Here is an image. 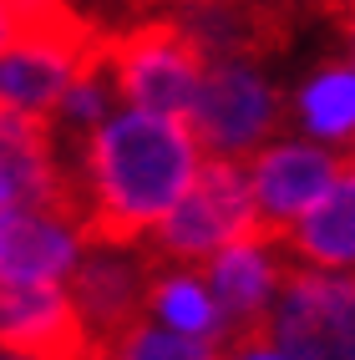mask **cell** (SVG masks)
<instances>
[{"mask_svg":"<svg viewBox=\"0 0 355 360\" xmlns=\"http://www.w3.org/2000/svg\"><path fill=\"white\" fill-rule=\"evenodd\" d=\"M264 330L284 360H355V274L284 269Z\"/></svg>","mask_w":355,"mask_h":360,"instance_id":"cell-4","label":"cell"},{"mask_svg":"<svg viewBox=\"0 0 355 360\" xmlns=\"http://www.w3.org/2000/svg\"><path fill=\"white\" fill-rule=\"evenodd\" d=\"M279 244L310 269L355 274V158L340 162L335 183L279 233Z\"/></svg>","mask_w":355,"mask_h":360,"instance_id":"cell-13","label":"cell"},{"mask_svg":"<svg viewBox=\"0 0 355 360\" xmlns=\"http://www.w3.org/2000/svg\"><path fill=\"white\" fill-rule=\"evenodd\" d=\"M284 117L279 91L254 61L239 56H213L203 66V82L188 107V127H193L198 148L219 158H249Z\"/></svg>","mask_w":355,"mask_h":360,"instance_id":"cell-5","label":"cell"},{"mask_svg":"<svg viewBox=\"0 0 355 360\" xmlns=\"http://www.w3.org/2000/svg\"><path fill=\"white\" fill-rule=\"evenodd\" d=\"M82 360H224L219 340H203V335H183L168 325H148L137 320L112 340H97Z\"/></svg>","mask_w":355,"mask_h":360,"instance_id":"cell-15","label":"cell"},{"mask_svg":"<svg viewBox=\"0 0 355 360\" xmlns=\"http://www.w3.org/2000/svg\"><path fill=\"white\" fill-rule=\"evenodd\" d=\"M249 173V193H254V213L264 233H284L304 208H310L340 173V158L315 148V142H274V148L254 153L244 162Z\"/></svg>","mask_w":355,"mask_h":360,"instance_id":"cell-10","label":"cell"},{"mask_svg":"<svg viewBox=\"0 0 355 360\" xmlns=\"http://www.w3.org/2000/svg\"><path fill=\"white\" fill-rule=\"evenodd\" d=\"M157 264L137 254V244H91L86 259L71 269V300H77L91 345L122 335L148 315V284Z\"/></svg>","mask_w":355,"mask_h":360,"instance_id":"cell-6","label":"cell"},{"mask_svg":"<svg viewBox=\"0 0 355 360\" xmlns=\"http://www.w3.org/2000/svg\"><path fill=\"white\" fill-rule=\"evenodd\" d=\"M350 142H355V132H350ZM350 158H355V148H350Z\"/></svg>","mask_w":355,"mask_h":360,"instance_id":"cell-21","label":"cell"},{"mask_svg":"<svg viewBox=\"0 0 355 360\" xmlns=\"http://www.w3.org/2000/svg\"><path fill=\"white\" fill-rule=\"evenodd\" d=\"M249 233H264V224L254 213L244 158L213 153L208 162H198L188 193L168 208V219L148 233V249L142 254L153 264H183V269H193L208 254H219L224 244L249 238Z\"/></svg>","mask_w":355,"mask_h":360,"instance_id":"cell-2","label":"cell"},{"mask_svg":"<svg viewBox=\"0 0 355 360\" xmlns=\"http://www.w3.org/2000/svg\"><path fill=\"white\" fill-rule=\"evenodd\" d=\"M0 350L20 360H82L91 350L86 320L61 279L0 284Z\"/></svg>","mask_w":355,"mask_h":360,"instance_id":"cell-7","label":"cell"},{"mask_svg":"<svg viewBox=\"0 0 355 360\" xmlns=\"http://www.w3.org/2000/svg\"><path fill=\"white\" fill-rule=\"evenodd\" d=\"M132 6H168V11H173L178 0H132Z\"/></svg>","mask_w":355,"mask_h":360,"instance_id":"cell-19","label":"cell"},{"mask_svg":"<svg viewBox=\"0 0 355 360\" xmlns=\"http://www.w3.org/2000/svg\"><path fill=\"white\" fill-rule=\"evenodd\" d=\"M203 148L188 117L122 107L82 137V173H71V208L86 244H142L188 193Z\"/></svg>","mask_w":355,"mask_h":360,"instance_id":"cell-1","label":"cell"},{"mask_svg":"<svg viewBox=\"0 0 355 360\" xmlns=\"http://www.w3.org/2000/svg\"><path fill=\"white\" fill-rule=\"evenodd\" d=\"M97 41H102L97 26H82V31L31 36V41H15L11 51H0V112L51 122L56 97L77 77V66L97 51Z\"/></svg>","mask_w":355,"mask_h":360,"instance_id":"cell-9","label":"cell"},{"mask_svg":"<svg viewBox=\"0 0 355 360\" xmlns=\"http://www.w3.org/2000/svg\"><path fill=\"white\" fill-rule=\"evenodd\" d=\"M148 309L183 335H203V340H224V320H219V304H213L208 279L183 269V264H157L153 284H148Z\"/></svg>","mask_w":355,"mask_h":360,"instance_id":"cell-14","label":"cell"},{"mask_svg":"<svg viewBox=\"0 0 355 360\" xmlns=\"http://www.w3.org/2000/svg\"><path fill=\"white\" fill-rule=\"evenodd\" d=\"M224 360H284V355L269 340V330H254V335H244V340H228L224 345Z\"/></svg>","mask_w":355,"mask_h":360,"instance_id":"cell-18","label":"cell"},{"mask_svg":"<svg viewBox=\"0 0 355 360\" xmlns=\"http://www.w3.org/2000/svg\"><path fill=\"white\" fill-rule=\"evenodd\" d=\"M86 238L61 208H0V284H51L77 269Z\"/></svg>","mask_w":355,"mask_h":360,"instance_id":"cell-12","label":"cell"},{"mask_svg":"<svg viewBox=\"0 0 355 360\" xmlns=\"http://www.w3.org/2000/svg\"><path fill=\"white\" fill-rule=\"evenodd\" d=\"M0 360H20V355H0Z\"/></svg>","mask_w":355,"mask_h":360,"instance_id":"cell-20","label":"cell"},{"mask_svg":"<svg viewBox=\"0 0 355 360\" xmlns=\"http://www.w3.org/2000/svg\"><path fill=\"white\" fill-rule=\"evenodd\" d=\"M299 122L315 137H350L355 132V66H325L299 86Z\"/></svg>","mask_w":355,"mask_h":360,"instance_id":"cell-16","label":"cell"},{"mask_svg":"<svg viewBox=\"0 0 355 360\" xmlns=\"http://www.w3.org/2000/svg\"><path fill=\"white\" fill-rule=\"evenodd\" d=\"M107 66H112L117 97L127 107L188 117L208 56L173 15H153V20H137L122 36H107Z\"/></svg>","mask_w":355,"mask_h":360,"instance_id":"cell-3","label":"cell"},{"mask_svg":"<svg viewBox=\"0 0 355 360\" xmlns=\"http://www.w3.org/2000/svg\"><path fill=\"white\" fill-rule=\"evenodd\" d=\"M0 208H61L77 219L71 173L61 167L56 137L41 117L0 112Z\"/></svg>","mask_w":355,"mask_h":360,"instance_id":"cell-11","label":"cell"},{"mask_svg":"<svg viewBox=\"0 0 355 360\" xmlns=\"http://www.w3.org/2000/svg\"><path fill=\"white\" fill-rule=\"evenodd\" d=\"M91 20L71 0H0V51L31 36H56V31H82Z\"/></svg>","mask_w":355,"mask_h":360,"instance_id":"cell-17","label":"cell"},{"mask_svg":"<svg viewBox=\"0 0 355 360\" xmlns=\"http://www.w3.org/2000/svg\"><path fill=\"white\" fill-rule=\"evenodd\" d=\"M208 269V290H213V304H219V320H224V340H244V335L264 330L269 320V304H274V290L284 279V264H279V238L274 233H249V238H233L219 254L203 259Z\"/></svg>","mask_w":355,"mask_h":360,"instance_id":"cell-8","label":"cell"}]
</instances>
